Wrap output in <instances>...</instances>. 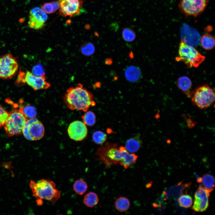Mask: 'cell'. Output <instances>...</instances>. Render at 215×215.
<instances>
[{"label":"cell","instance_id":"cell-9","mask_svg":"<svg viewBox=\"0 0 215 215\" xmlns=\"http://www.w3.org/2000/svg\"><path fill=\"white\" fill-rule=\"evenodd\" d=\"M44 132L43 125L36 118L27 119L22 131L25 138L30 141L40 139L44 136Z\"/></svg>","mask_w":215,"mask_h":215},{"label":"cell","instance_id":"cell-21","mask_svg":"<svg viewBox=\"0 0 215 215\" xmlns=\"http://www.w3.org/2000/svg\"><path fill=\"white\" fill-rule=\"evenodd\" d=\"M115 208L120 212H125L129 208L130 203L128 199L125 197H120L116 200Z\"/></svg>","mask_w":215,"mask_h":215},{"label":"cell","instance_id":"cell-16","mask_svg":"<svg viewBox=\"0 0 215 215\" xmlns=\"http://www.w3.org/2000/svg\"><path fill=\"white\" fill-rule=\"evenodd\" d=\"M124 75L127 81L133 83L139 82L142 78L140 69L135 65H131L127 67L125 70Z\"/></svg>","mask_w":215,"mask_h":215},{"label":"cell","instance_id":"cell-31","mask_svg":"<svg viewBox=\"0 0 215 215\" xmlns=\"http://www.w3.org/2000/svg\"><path fill=\"white\" fill-rule=\"evenodd\" d=\"M32 73L39 76H45V72L43 66L40 64H37L33 67Z\"/></svg>","mask_w":215,"mask_h":215},{"label":"cell","instance_id":"cell-5","mask_svg":"<svg viewBox=\"0 0 215 215\" xmlns=\"http://www.w3.org/2000/svg\"><path fill=\"white\" fill-rule=\"evenodd\" d=\"M27 120L20 107L19 109H13L9 113L8 117L4 125L7 135L10 137L22 133Z\"/></svg>","mask_w":215,"mask_h":215},{"label":"cell","instance_id":"cell-30","mask_svg":"<svg viewBox=\"0 0 215 215\" xmlns=\"http://www.w3.org/2000/svg\"><path fill=\"white\" fill-rule=\"evenodd\" d=\"M92 139L96 144L100 145L104 143L106 140L107 136L106 134L100 131H97L92 135Z\"/></svg>","mask_w":215,"mask_h":215},{"label":"cell","instance_id":"cell-15","mask_svg":"<svg viewBox=\"0 0 215 215\" xmlns=\"http://www.w3.org/2000/svg\"><path fill=\"white\" fill-rule=\"evenodd\" d=\"M47 17V15L41 9L38 7L33 8L30 12L29 26L35 30L40 29L44 26Z\"/></svg>","mask_w":215,"mask_h":215},{"label":"cell","instance_id":"cell-7","mask_svg":"<svg viewBox=\"0 0 215 215\" xmlns=\"http://www.w3.org/2000/svg\"><path fill=\"white\" fill-rule=\"evenodd\" d=\"M26 83L35 90L47 89L50 84L46 80L45 76H39L28 70L25 71L20 70L16 84L17 85Z\"/></svg>","mask_w":215,"mask_h":215},{"label":"cell","instance_id":"cell-25","mask_svg":"<svg viewBox=\"0 0 215 215\" xmlns=\"http://www.w3.org/2000/svg\"><path fill=\"white\" fill-rule=\"evenodd\" d=\"M20 107L23 114L27 119L36 118L37 111L34 107L29 105L25 106L21 105Z\"/></svg>","mask_w":215,"mask_h":215},{"label":"cell","instance_id":"cell-14","mask_svg":"<svg viewBox=\"0 0 215 215\" xmlns=\"http://www.w3.org/2000/svg\"><path fill=\"white\" fill-rule=\"evenodd\" d=\"M181 41L187 44L196 47L199 44L200 35L196 30L187 24H184L180 30Z\"/></svg>","mask_w":215,"mask_h":215},{"label":"cell","instance_id":"cell-2","mask_svg":"<svg viewBox=\"0 0 215 215\" xmlns=\"http://www.w3.org/2000/svg\"><path fill=\"white\" fill-rule=\"evenodd\" d=\"M63 99L67 108L71 110L86 112L90 107L96 105L93 94L79 83L75 87L69 88Z\"/></svg>","mask_w":215,"mask_h":215},{"label":"cell","instance_id":"cell-6","mask_svg":"<svg viewBox=\"0 0 215 215\" xmlns=\"http://www.w3.org/2000/svg\"><path fill=\"white\" fill-rule=\"evenodd\" d=\"M190 96L194 104L201 109L210 107L215 101L214 90L207 85L197 87L193 93H191Z\"/></svg>","mask_w":215,"mask_h":215},{"label":"cell","instance_id":"cell-20","mask_svg":"<svg viewBox=\"0 0 215 215\" xmlns=\"http://www.w3.org/2000/svg\"><path fill=\"white\" fill-rule=\"evenodd\" d=\"M200 42L202 47L206 50L212 49L215 46L214 38L210 34L203 35L201 38Z\"/></svg>","mask_w":215,"mask_h":215},{"label":"cell","instance_id":"cell-1","mask_svg":"<svg viewBox=\"0 0 215 215\" xmlns=\"http://www.w3.org/2000/svg\"><path fill=\"white\" fill-rule=\"evenodd\" d=\"M99 148L96 152L99 159L108 167L120 164L127 169L136 162L138 156L128 152L125 147H118L116 144L107 143Z\"/></svg>","mask_w":215,"mask_h":215},{"label":"cell","instance_id":"cell-27","mask_svg":"<svg viewBox=\"0 0 215 215\" xmlns=\"http://www.w3.org/2000/svg\"><path fill=\"white\" fill-rule=\"evenodd\" d=\"M178 200L180 206L185 208L190 207L193 203L192 198L190 195L187 194L181 195Z\"/></svg>","mask_w":215,"mask_h":215},{"label":"cell","instance_id":"cell-29","mask_svg":"<svg viewBox=\"0 0 215 215\" xmlns=\"http://www.w3.org/2000/svg\"><path fill=\"white\" fill-rule=\"evenodd\" d=\"M95 47L94 44L91 42L85 43L82 45L80 47L81 53L86 56H90L94 53Z\"/></svg>","mask_w":215,"mask_h":215},{"label":"cell","instance_id":"cell-18","mask_svg":"<svg viewBox=\"0 0 215 215\" xmlns=\"http://www.w3.org/2000/svg\"><path fill=\"white\" fill-rule=\"evenodd\" d=\"M192 82L188 77L183 76L179 77L177 80V86L187 96H190V90L192 86Z\"/></svg>","mask_w":215,"mask_h":215},{"label":"cell","instance_id":"cell-8","mask_svg":"<svg viewBox=\"0 0 215 215\" xmlns=\"http://www.w3.org/2000/svg\"><path fill=\"white\" fill-rule=\"evenodd\" d=\"M19 65L16 57L8 53L0 56V79H8L17 73Z\"/></svg>","mask_w":215,"mask_h":215},{"label":"cell","instance_id":"cell-17","mask_svg":"<svg viewBox=\"0 0 215 215\" xmlns=\"http://www.w3.org/2000/svg\"><path fill=\"white\" fill-rule=\"evenodd\" d=\"M142 144L141 139L138 136L132 137L127 140L125 147L129 153H134L140 149Z\"/></svg>","mask_w":215,"mask_h":215},{"label":"cell","instance_id":"cell-12","mask_svg":"<svg viewBox=\"0 0 215 215\" xmlns=\"http://www.w3.org/2000/svg\"><path fill=\"white\" fill-rule=\"evenodd\" d=\"M210 193L202 186H199L194 194V201L192 209L198 212L205 211L209 206Z\"/></svg>","mask_w":215,"mask_h":215},{"label":"cell","instance_id":"cell-26","mask_svg":"<svg viewBox=\"0 0 215 215\" xmlns=\"http://www.w3.org/2000/svg\"><path fill=\"white\" fill-rule=\"evenodd\" d=\"M86 112L82 117L83 122L88 126L93 125L96 123V117L94 113L91 111Z\"/></svg>","mask_w":215,"mask_h":215},{"label":"cell","instance_id":"cell-3","mask_svg":"<svg viewBox=\"0 0 215 215\" xmlns=\"http://www.w3.org/2000/svg\"><path fill=\"white\" fill-rule=\"evenodd\" d=\"M30 186L38 205L42 204V200L54 202L60 197V192L56 188L54 182L51 180L42 179L37 182L31 180Z\"/></svg>","mask_w":215,"mask_h":215},{"label":"cell","instance_id":"cell-28","mask_svg":"<svg viewBox=\"0 0 215 215\" xmlns=\"http://www.w3.org/2000/svg\"><path fill=\"white\" fill-rule=\"evenodd\" d=\"M122 35L123 39L128 42L133 41L136 37V34L134 31L129 27L125 28L123 30Z\"/></svg>","mask_w":215,"mask_h":215},{"label":"cell","instance_id":"cell-22","mask_svg":"<svg viewBox=\"0 0 215 215\" xmlns=\"http://www.w3.org/2000/svg\"><path fill=\"white\" fill-rule=\"evenodd\" d=\"M99 198L97 194L93 192L87 194L84 198V202L85 205L89 207H93L98 203Z\"/></svg>","mask_w":215,"mask_h":215},{"label":"cell","instance_id":"cell-24","mask_svg":"<svg viewBox=\"0 0 215 215\" xmlns=\"http://www.w3.org/2000/svg\"><path fill=\"white\" fill-rule=\"evenodd\" d=\"M60 7L59 1H53L45 3L41 7V9L45 13L51 14L55 12Z\"/></svg>","mask_w":215,"mask_h":215},{"label":"cell","instance_id":"cell-19","mask_svg":"<svg viewBox=\"0 0 215 215\" xmlns=\"http://www.w3.org/2000/svg\"><path fill=\"white\" fill-rule=\"evenodd\" d=\"M203 187L211 193L214 190L215 186V178L212 175L206 173L201 177V182Z\"/></svg>","mask_w":215,"mask_h":215},{"label":"cell","instance_id":"cell-11","mask_svg":"<svg viewBox=\"0 0 215 215\" xmlns=\"http://www.w3.org/2000/svg\"><path fill=\"white\" fill-rule=\"evenodd\" d=\"M60 4L59 14L70 17L78 14L82 6L83 0H58Z\"/></svg>","mask_w":215,"mask_h":215},{"label":"cell","instance_id":"cell-23","mask_svg":"<svg viewBox=\"0 0 215 215\" xmlns=\"http://www.w3.org/2000/svg\"><path fill=\"white\" fill-rule=\"evenodd\" d=\"M74 191L77 194L82 195L87 190L88 186L87 183L84 180L82 179L76 180L74 183L73 186Z\"/></svg>","mask_w":215,"mask_h":215},{"label":"cell","instance_id":"cell-32","mask_svg":"<svg viewBox=\"0 0 215 215\" xmlns=\"http://www.w3.org/2000/svg\"><path fill=\"white\" fill-rule=\"evenodd\" d=\"M9 116V113L0 105V128L4 126Z\"/></svg>","mask_w":215,"mask_h":215},{"label":"cell","instance_id":"cell-10","mask_svg":"<svg viewBox=\"0 0 215 215\" xmlns=\"http://www.w3.org/2000/svg\"><path fill=\"white\" fill-rule=\"evenodd\" d=\"M208 0H181L179 7L185 14L196 16L205 10Z\"/></svg>","mask_w":215,"mask_h":215},{"label":"cell","instance_id":"cell-4","mask_svg":"<svg viewBox=\"0 0 215 215\" xmlns=\"http://www.w3.org/2000/svg\"><path fill=\"white\" fill-rule=\"evenodd\" d=\"M205 57L194 47L181 41L179 43L177 61L184 62L189 67H197L205 60Z\"/></svg>","mask_w":215,"mask_h":215},{"label":"cell","instance_id":"cell-13","mask_svg":"<svg viewBox=\"0 0 215 215\" xmlns=\"http://www.w3.org/2000/svg\"><path fill=\"white\" fill-rule=\"evenodd\" d=\"M67 132L70 139L76 141H81L87 136L88 130L86 125L83 122L76 120L69 124Z\"/></svg>","mask_w":215,"mask_h":215}]
</instances>
